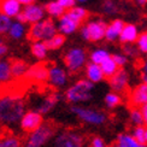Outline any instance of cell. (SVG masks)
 Returning <instances> with one entry per match:
<instances>
[{
    "label": "cell",
    "instance_id": "6da1fadb",
    "mask_svg": "<svg viewBox=\"0 0 147 147\" xmlns=\"http://www.w3.org/2000/svg\"><path fill=\"white\" fill-rule=\"evenodd\" d=\"M26 113V102L20 95L0 96V124L15 125Z\"/></svg>",
    "mask_w": 147,
    "mask_h": 147
},
{
    "label": "cell",
    "instance_id": "7a4b0ae2",
    "mask_svg": "<svg viewBox=\"0 0 147 147\" xmlns=\"http://www.w3.org/2000/svg\"><path fill=\"white\" fill-rule=\"evenodd\" d=\"M93 89H94V83L90 82L87 78H82L71 84L65 90L64 96L66 101L71 102L72 105H81V104L88 102L92 99Z\"/></svg>",
    "mask_w": 147,
    "mask_h": 147
},
{
    "label": "cell",
    "instance_id": "3957f363",
    "mask_svg": "<svg viewBox=\"0 0 147 147\" xmlns=\"http://www.w3.org/2000/svg\"><path fill=\"white\" fill-rule=\"evenodd\" d=\"M70 111L81 122L89 125H95V127L102 125L107 119L105 112L93 107H87L82 105H72Z\"/></svg>",
    "mask_w": 147,
    "mask_h": 147
},
{
    "label": "cell",
    "instance_id": "277c9868",
    "mask_svg": "<svg viewBox=\"0 0 147 147\" xmlns=\"http://www.w3.org/2000/svg\"><path fill=\"white\" fill-rule=\"evenodd\" d=\"M56 136V128L50 123H44L39 129L29 133L23 147H44Z\"/></svg>",
    "mask_w": 147,
    "mask_h": 147
},
{
    "label": "cell",
    "instance_id": "5b68a950",
    "mask_svg": "<svg viewBox=\"0 0 147 147\" xmlns=\"http://www.w3.org/2000/svg\"><path fill=\"white\" fill-rule=\"evenodd\" d=\"M57 32L58 28L52 20H42L35 24H32L28 36L33 41H47L58 34Z\"/></svg>",
    "mask_w": 147,
    "mask_h": 147
},
{
    "label": "cell",
    "instance_id": "8992f818",
    "mask_svg": "<svg viewBox=\"0 0 147 147\" xmlns=\"http://www.w3.org/2000/svg\"><path fill=\"white\" fill-rule=\"evenodd\" d=\"M107 24L102 20H93L81 28V38L86 41L98 42L105 39Z\"/></svg>",
    "mask_w": 147,
    "mask_h": 147
},
{
    "label": "cell",
    "instance_id": "52a82bcc",
    "mask_svg": "<svg viewBox=\"0 0 147 147\" xmlns=\"http://www.w3.org/2000/svg\"><path fill=\"white\" fill-rule=\"evenodd\" d=\"M64 65L70 72H77L87 65V53L81 47H72L65 53Z\"/></svg>",
    "mask_w": 147,
    "mask_h": 147
},
{
    "label": "cell",
    "instance_id": "ba28073f",
    "mask_svg": "<svg viewBox=\"0 0 147 147\" xmlns=\"http://www.w3.org/2000/svg\"><path fill=\"white\" fill-rule=\"evenodd\" d=\"M84 138L76 130H62L53 140V147H83Z\"/></svg>",
    "mask_w": 147,
    "mask_h": 147
},
{
    "label": "cell",
    "instance_id": "9c48e42d",
    "mask_svg": "<svg viewBox=\"0 0 147 147\" xmlns=\"http://www.w3.org/2000/svg\"><path fill=\"white\" fill-rule=\"evenodd\" d=\"M20 128L26 131V133H32L44 124V115L40 113L36 110H29L26 111V113L23 115V117L20 121Z\"/></svg>",
    "mask_w": 147,
    "mask_h": 147
},
{
    "label": "cell",
    "instance_id": "30bf717a",
    "mask_svg": "<svg viewBox=\"0 0 147 147\" xmlns=\"http://www.w3.org/2000/svg\"><path fill=\"white\" fill-rule=\"evenodd\" d=\"M47 82L54 88H63L68 83V72L62 66L52 65L48 68Z\"/></svg>",
    "mask_w": 147,
    "mask_h": 147
},
{
    "label": "cell",
    "instance_id": "8fae6325",
    "mask_svg": "<svg viewBox=\"0 0 147 147\" xmlns=\"http://www.w3.org/2000/svg\"><path fill=\"white\" fill-rule=\"evenodd\" d=\"M22 13L24 15V18H26L27 23L35 24L45 18L46 10H45V7H42V6H40L38 4H32V5L26 6V7L23 9Z\"/></svg>",
    "mask_w": 147,
    "mask_h": 147
},
{
    "label": "cell",
    "instance_id": "7c38bea8",
    "mask_svg": "<svg viewBox=\"0 0 147 147\" xmlns=\"http://www.w3.org/2000/svg\"><path fill=\"white\" fill-rule=\"evenodd\" d=\"M128 83H129V75L124 69H119L111 78H109V84L112 92H117V93L125 90Z\"/></svg>",
    "mask_w": 147,
    "mask_h": 147
},
{
    "label": "cell",
    "instance_id": "4fadbf2b",
    "mask_svg": "<svg viewBox=\"0 0 147 147\" xmlns=\"http://www.w3.org/2000/svg\"><path fill=\"white\" fill-rule=\"evenodd\" d=\"M60 99H62V94L58 93V92H52V93L47 94L44 99L40 101L36 111H39L42 115L51 112L52 110L57 106V104L60 101Z\"/></svg>",
    "mask_w": 147,
    "mask_h": 147
},
{
    "label": "cell",
    "instance_id": "5bb4252c",
    "mask_svg": "<svg viewBox=\"0 0 147 147\" xmlns=\"http://www.w3.org/2000/svg\"><path fill=\"white\" fill-rule=\"evenodd\" d=\"M58 32L59 34H63V35H71L76 32V30L80 28V23L76 22L74 18H71L68 12H65V13L59 18L58 21Z\"/></svg>",
    "mask_w": 147,
    "mask_h": 147
},
{
    "label": "cell",
    "instance_id": "9a60e30c",
    "mask_svg": "<svg viewBox=\"0 0 147 147\" xmlns=\"http://www.w3.org/2000/svg\"><path fill=\"white\" fill-rule=\"evenodd\" d=\"M130 102L133 106L141 107L147 104V84L145 82L138 84L131 90L130 94Z\"/></svg>",
    "mask_w": 147,
    "mask_h": 147
},
{
    "label": "cell",
    "instance_id": "2e32d148",
    "mask_svg": "<svg viewBox=\"0 0 147 147\" xmlns=\"http://www.w3.org/2000/svg\"><path fill=\"white\" fill-rule=\"evenodd\" d=\"M22 11V4L18 0H0V12L10 18H16Z\"/></svg>",
    "mask_w": 147,
    "mask_h": 147
},
{
    "label": "cell",
    "instance_id": "e0dca14e",
    "mask_svg": "<svg viewBox=\"0 0 147 147\" xmlns=\"http://www.w3.org/2000/svg\"><path fill=\"white\" fill-rule=\"evenodd\" d=\"M26 77L34 82H45L48 78V69L42 64H36L28 69Z\"/></svg>",
    "mask_w": 147,
    "mask_h": 147
},
{
    "label": "cell",
    "instance_id": "ac0fdd59",
    "mask_svg": "<svg viewBox=\"0 0 147 147\" xmlns=\"http://www.w3.org/2000/svg\"><path fill=\"white\" fill-rule=\"evenodd\" d=\"M139 29L135 24H131V23H128L124 26L123 30L119 36V41L124 45H129V44H134V42L138 41L139 38Z\"/></svg>",
    "mask_w": 147,
    "mask_h": 147
},
{
    "label": "cell",
    "instance_id": "d6986e66",
    "mask_svg": "<svg viewBox=\"0 0 147 147\" xmlns=\"http://www.w3.org/2000/svg\"><path fill=\"white\" fill-rule=\"evenodd\" d=\"M124 26H125V23L122 20H113L110 24H107L105 39L107 41H110V42L119 40L121 33H122V30H123Z\"/></svg>",
    "mask_w": 147,
    "mask_h": 147
},
{
    "label": "cell",
    "instance_id": "ffe728a7",
    "mask_svg": "<svg viewBox=\"0 0 147 147\" xmlns=\"http://www.w3.org/2000/svg\"><path fill=\"white\" fill-rule=\"evenodd\" d=\"M84 74H86V78L89 80L90 82H93L94 84L101 82L102 80L105 78V75H104V72L101 70V66L92 63V62H89L87 65H86Z\"/></svg>",
    "mask_w": 147,
    "mask_h": 147
},
{
    "label": "cell",
    "instance_id": "44dd1931",
    "mask_svg": "<svg viewBox=\"0 0 147 147\" xmlns=\"http://www.w3.org/2000/svg\"><path fill=\"white\" fill-rule=\"evenodd\" d=\"M111 147H147L146 145H141L131 136V134L122 133L116 139V142L111 145Z\"/></svg>",
    "mask_w": 147,
    "mask_h": 147
},
{
    "label": "cell",
    "instance_id": "7402d4cb",
    "mask_svg": "<svg viewBox=\"0 0 147 147\" xmlns=\"http://www.w3.org/2000/svg\"><path fill=\"white\" fill-rule=\"evenodd\" d=\"M26 33H27L26 23L15 21V22H12L7 34H9V36L12 40H21L23 36L26 35Z\"/></svg>",
    "mask_w": 147,
    "mask_h": 147
},
{
    "label": "cell",
    "instance_id": "603a6c76",
    "mask_svg": "<svg viewBox=\"0 0 147 147\" xmlns=\"http://www.w3.org/2000/svg\"><path fill=\"white\" fill-rule=\"evenodd\" d=\"M110 57H111V54H110V52L107 50H105V48H96V50L90 52L89 60H90L92 63H94V64L101 65Z\"/></svg>",
    "mask_w": 147,
    "mask_h": 147
},
{
    "label": "cell",
    "instance_id": "cb8c5ba5",
    "mask_svg": "<svg viewBox=\"0 0 147 147\" xmlns=\"http://www.w3.org/2000/svg\"><path fill=\"white\" fill-rule=\"evenodd\" d=\"M47 52L48 48L45 44V41H34L32 45V53L33 56L39 59V60H44L47 57Z\"/></svg>",
    "mask_w": 147,
    "mask_h": 147
},
{
    "label": "cell",
    "instance_id": "d4e9b609",
    "mask_svg": "<svg viewBox=\"0 0 147 147\" xmlns=\"http://www.w3.org/2000/svg\"><path fill=\"white\" fill-rule=\"evenodd\" d=\"M45 10L51 17H56V18H60L65 13V10L63 9V6L60 5L57 0L48 1L46 4V6H45Z\"/></svg>",
    "mask_w": 147,
    "mask_h": 147
},
{
    "label": "cell",
    "instance_id": "484cf974",
    "mask_svg": "<svg viewBox=\"0 0 147 147\" xmlns=\"http://www.w3.org/2000/svg\"><path fill=\"white\" fill-rule=\"evenodd\" d=\"M100 66H101V70H102L104 75H105L106 78H111L115 75V74L119 70V66L116 64V62L113 60L112 56L110 57L109 59H106Z\"/></svg>",
    "mask_w": 147,
    "mask_h": 147
},
{
    "label": "cell",
    "instance_id": "4316f807",
    "mask_svg": "<svg viewBox=\"0 0 147 147\" xmlns=\"http://www.w3.org/2000/svg\"><path fill=\"white\" fill-rule=\"evenodd\" d=\"M12 76V68L9 60H0V84L7 83Z\"/></svg>",
    "mask_w": 147,
    "mask_h": 147
},
{
    "label": "cell",
    "instance_id": "83f0119b",
    "mask_svg": "<svg viewBox=\"0 0 147 147\" xmlns=\"http://www.w3.org/2000/svg\"><path fill=\"white\" fill-rule=\"evenodd\" d=\"M68 15L74 18L76 22H78L80 24H81L83 21L87 20L88 17V11L86 10L84 7H82V6H75V7H72L68 11Z\"/></svg>",
    "mask_w": 147,
    "mask_h": 147
},
{
    "label": "cell",
    "instance_id": "f1b7e54d",
    "mask_svg": "<svg viewBox=\"0 0 147 147\" xmlns=\"http://www.w3.org/2000/svg\"><path fill=\"white\" fill-rule=\"evenodd\" d=\"M11 68H12V76L15 78H20L26 76V74L28 71V65L22 62V60H15L11 63Z\"/></svg>",
    "mask_w": 147,
    "mask_h": 147
},
{
    "label": "cell",
    "instance_id": "f546056e",
    "mask_svg": "<svg viewBox=\"0 0 147 147\" xmlns=\"http://www.w3.org/2000/svg\"><path fill=\"white\" fill-rule=\"evenodd\" d=\"M45 44H46V46L48 48V51H56V50L60 48L65 44V35H63V34H56L50 40L45 41Z\"/></svg>",
    "mask_w": 147,
    "mask_h": 147
},
{
    "label": "cell",
    "instance_id": "4dcf8cb0",
    "mask_svg": "<svg viewBox=\"0 0 147 147\" xmlns=\"http://www.w3.org/2000/svg\"><path fill=\"white\" fill-rule=\"evenodd\" d=\"M104 102L109 109H115L121 105L122 102V96L117 92H109V93L104 98Z\"/></svg>",
    "mask_w": 147,
    "mask_h": 147
},
{
    "label": "cell",
    "instance_id": "1f68e13d",
    "mask_svg": "<svg viewBox=\"0 0 147 147\" xmlns=\"http://www.w3.org/2000/svg\"><path fill=\"white\" fill-rule=\"evenodd\" d=\"M129 121L134 127L138 125H145V121H144V116L140 107H133L129 112Z\"/></svg>",
    "mask_w": 147,
    "mask_h": 147
},
{
    "label": "cell",
    "instance_id": "d6a6232c",
    "mask_svg": "<svg viewBox=\"0 0 147 147\" xmlns=\"http://www.w3.org/2000/svg\"><path fill=\"white\" fill-rule=\"evenodd\" d=\"M0 147H22V144L15 135H5L0 138Z\"/></svg>",
    "mask_w": 147,
    "mask_h": 147
},
{
    "label": "cell",
    "instance_id": "836d02e7",
    "mask_svg": "<svg viewBox=\"0 0 147 147\" xmlns=\"http://www.w3.org/2000/svg\"><path fill=\"white\" fill-rule=\"evenodd\" d=\"M145 134H146V125H138L133 128L131 131V136L136 140L141 145H146V140H145ZM147 146V145H146Z\"/></svg>",
    "mask_w": 147,
    "mask_h": 147
},
{
    "label": "cell",
    "instance_id": "e575fe53",
    "mask_svg": "<svg viewBox=\"0 0 147 147\" xmlns=\"http://www.w3.org/2000/svg\"><path fill=\"white\" fill-rule=\"evenodd\" d=\"M101 10L105 15L109 16H112L116 15L118 12V7H117V4H116L113 0H104L102 5H101Z\"/></svg>",
    "mask_w": 147,
    "mask_h": 147
},
{
    "label": "cell",
    "instance_id": "d590c367",
    "mask_svg": "<svg viewBox=\"0 0 147 147\" xmlns=\"http://www.w3.org/2000/svg\"><path fill=\"white\" fill-rule=\"evenodd\" d=\"M12 24V21L9 16L4 15L3 12H0V35L3 34H7L9 29Z\"/></svg>",
    "mask_w": 147,
    "mask_h": 147
},
{
    "label": "cell",
    "instance_id": "8d00e7d4",
    "mask_svg": "<svg viewBox=\"0 0 147 147\" xmlns=\"http://www.w3.org/2000/svg\"><path fill=\"white\" fill-rule=\"evenodd\" d=\"M136 47L139 52L141 53H147V33H141L139 35L138 41H136Z\"/></svg>",
    "mask_w": 147,
    "mask_h": 147
},
{
    "label": "cell",
    "instance_id": "74e56055",
    "mask_svg": "<svg viewBox=\"0 0 147 147\" xmlns=\"http://www.w3.org/2000/svg\"><path fill=\"white\" fill-rule=\"evenodd\" d=\"M112 58L121 69L123 68V66H125L127 63H128V57L124 53H115V54H112Z\"/></svg>",
    "mask_w": 147,
    "mask_h": 147
},
{
    "label": "cell",
    "instance_id": "f35d334b",
    "mask_svg": "<svg viewBox=\"0 0 147 147\" xmlns=\"http://www.w3.org/2000/svg\"><path fill=\"white\" fill-rule=\"evenodd\" d=\"M123 52L127 57H136L139 53V50H138V47H134L133 44H129L123 47Z\"/></svg>",
    "mask_w": 147,
    "mask_h": 147
},
{
    "label": "cell",
    "instance_id": "ab89813d",
    "mask_svg": "<svg viewBox=\"0 0 147 147\" xmlns=\"http://www.w3.org/2000/svg\"><path fill=\"white\" fill-rule=\"evenodd\" d=\"M89 147H107L105 140L100 136H94L93 139L90 140V145Z\"/></svg>",
    "mask_w": 147,
    "mask_h": 147
},
{
    "label": "cell",
    "instance_id": "60d3db41",
    "mask_svg": "<svg viewBox=\"0 0 147 147\" xmlns=\"http://www.w3.org/2000/svg\"><path fill=\"white\" fill-rule=\"evenodd\" d=\"M57 1L63 6V9L66 11V10H70L72 7H75V4H76V0H57Z\"/></svg>",
    "mask_w": 147,
    "mask_h": 147
},
{
    "label": "cell",
    "instance_id": "b9f144b4",
    "mask_svg": "<svg viewBox=\"0 0 147 147\" xmlns=\"http://www.w3.org/2000/svg\"><path fill=\"white\" fill-rule=\"evenodd\" d=\"M6 53H7V46H6L1 40H0V57L5 56Z\"/></svg>",
    "mask_w": 147,
    "mask_h": 147
},
{
    "label": "cell",
    "instance_id": "7bdbcfd3",
    "mask_svg": "<svg viewBox=\"0 0 147 147\" xmlns=\"http://www.w3.org/2000/svg\"><path fill=\"white\" fill-rule=\"evenodd\" d=\"M140 110H141V112H142V116H144V121H145V125L147 127V104L144 106L140 107Z\"/></svg>",
    "mask_w": 147,
    "mask_h": 147
},
{
    "label": "cell",
    "instance_id": "ee69618b",
    "mask_svg": "<svg viewBox=\"0 0 147 147\" xmlns=\"http://www.w3.org/2000/svg\"><path fill=\"white\" fill-rule=\"evenodd\" d=\"M22 5H24V6H28V5H32V4H34V1L35 0H18Z\"/></svg>",
    "mask_w": 147,
    "mask_h": 147
},
{
    "label": "cell",
    "instance_id": "f6af8a7d",
    "mask_svg": "<svg viewBox=\"0 0 147 147\" xmlns=\"http://www.w3.org/2000/svg\"><path fill=\"white\" fill-rule=\"evenodd\" d=\"M135 3L139 6H146L147 5V0H135Z\"/></svg>",
    "mask_w": 147,
    "mask_h": 147
},
{
    "label": "cell",
    "instance_id": "bcb514c9",
    "mask_svg": "<svg viewBox=\"0 0 147 147\" xmlns=\"http://www.w3.org/2000/svg\"><path fill=\"white\" fill-rule=\"evenodd\" d=\"M142 71H144V74L147 75V62H145L144 65H142Z\"/></svg>",
    "mask_w": 147,
    "mask_h": 147
},
{
    "label": "cell",
    "instance_id": "7dc6e473",
    "mask_svg": "<svg viewBox=\"0 0 147 147\" xmlns=\"http://www.w3.org/2000/svg\"><path fill=\"white\" fill-rule=\"evenodd\" d=\"M141 78H142V81L147 84V75H146V74H142V76H141Z\"/></svg>",
    "mask_w": 147,
    "mask_h": 147
},
{
    "label": "cell",
    "instance_id": "c3c4849f",
    "mask_svg": "<svg viewBox=\"0 0 147 147\" xmlns=\"http://www.w3.org/2000/svg\"><path fill=\"white\" fill-rule=\"evenodd\" d=\"M145 140H146V145H147V127H146V134H145Z\"/></svg>",
    "mask_w": 147,
    "mask_h": 147
},
{
    "label": "cell",
    "instance_id": "681fc988",
    "mask_svg": "<svg viewBox=\"0 0 147 147\" xmlns=\"http://www.w3.org/2000/svg\"><path fill=\"white\" fill-rule=\"evenodd\" d=\"M77 3H86V1H88V0H76Z\"/></svg>",
    "mask_w": 147,
    "mask_h": 147
},
{
    "label": "cell",
    "instance_id": "f907efd6",
    "mask_svg": "<svg viewBox=\"0 0 147 147\" xmlns=\"http://www.w3.org/2000/svg\"><path fill=\"white\" fill-rule=\"evenodd\" d=\"M146 56H147V53H146Z\"/></svg>",
    "mask_w": 147,
    "mask_h": 147
}]
</instances>
